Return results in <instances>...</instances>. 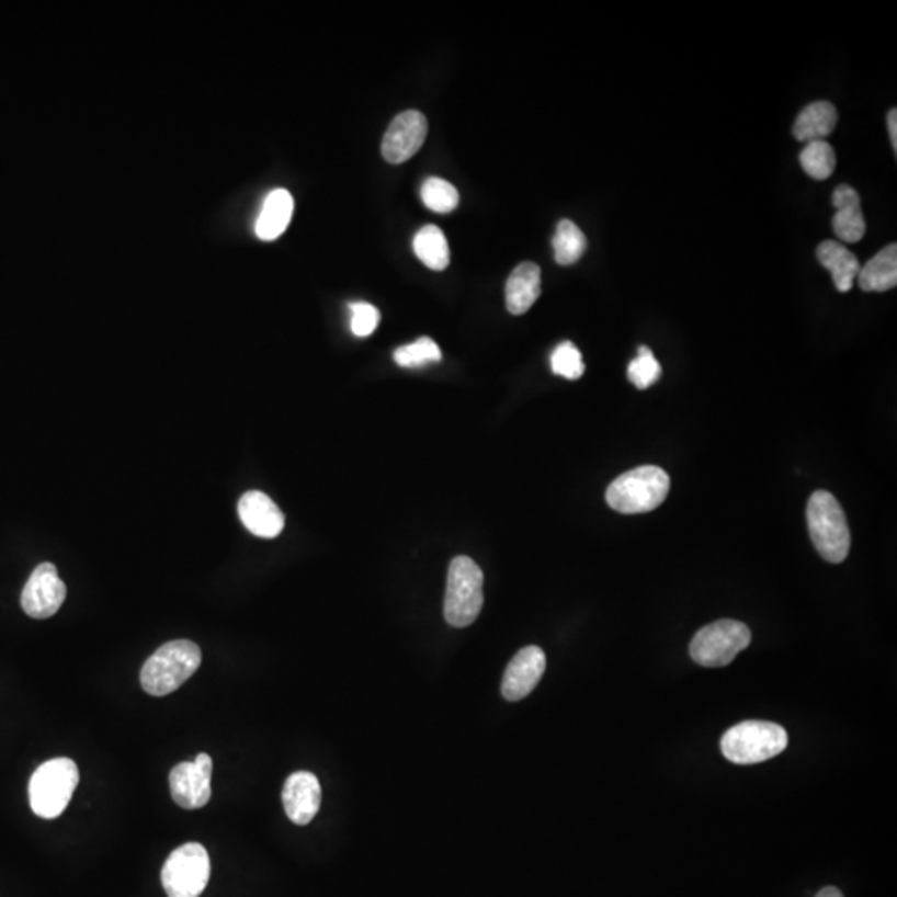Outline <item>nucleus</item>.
<instances>
[{
	"mask_svg": "<svg viewBox=\"0 0 897 897\" xmlns=\"http://www.w3.org/2000/svg\"><path fill=\"white\" fill-rule=\"evenodd\" d=\"M819 263L831 271L832 282L839 293H848L853 288L854 277L860 274V261L856 254L851 253L844 245L838 241H822L816 251Z\"/></svg>",
	"mask_w": 897,
	"mask_h": 897,
	"instance_id": "obj_18",
	"label": "nucleus"
},
{
	"mask_svg": "<svg viewBox=\"0 0 897 897\" xmlns=\"http://www.w3.org/2000/svg\"><path fill=\"white\" fill-rule=\"evenodd\" d=\"M428 137V121L418 110H406L390 122L381 145L386 161L393 164L405 163L415 157Z\"/></svg>",
	"mask_w": 897,
	"mask_h": 897,
	"instance_id": "obj_11",
	"label": "nucleus"
},
{
	"mask_svg": "<svg viewBox=\"0 0 897 897\" xmlns=\"http://www.w3.org/2000/svg\"><path fill=\"white\" fill-rule=\"evenodd\" d=\"M832 206L836 215L832 216V230L839 240L847 243H858L866 235V219L861 212V198L856 190L850 185H841L832 193Z\"/></svg>",
	"mask_w": 897,
	"mask_h": 897,
	"instance_id": "obj_15",
	"label": "nucleus"
},
{
	"mask_svg": "<svg viewBox=\"0 0 897 897\" xmlns=\"http://www.w3.org/2000/svg\"><path fill=\"white\" fill-rule=\"evenodd\" d=\"M202 665V650L190 640L158 648L141 668L140 682L148 695L164 696L179 690Z\"/></svg>",
	"mask_w": 897,
	"mask_h": 897,
	"instance_id": "obj_1",
	"label": "nucleus"
},
{
	"mask_svg": "<svg viewBox=\"0 0 897 897\" xmlns=\"http://www.w3.org/2000/svg\"><path fill=\"white\" fill-rule=\"evenodd\" d=\"M421 198L429 209L435 213H449L459 205V192L453 183L431 177L421 189Z\"/></svg>",
	"mask_w": 897,
	"mask_h": 897,
	"instance_id": "obj_24",
	"label": "nucleus"
},
{
	"mask_svg": "<svg viewBox=\"0 0 897 897\" xmlns=\"http://www.w3.org/2000/svg\"><path fill=\"white\" fill-rule=\"evenodd\" d=\"M293 209H295V202H293L292 193L288 190H273L264 200L263 208H261L260 216L257 219L258 238L263 241H273L282 237L292 222Z\"/></svg>",
	"mask_w": 897,
	"mask_h": 897,
	"instance_id": "obj_17",
	"label": "nucleus"
},
{
	"mask_svg": "<svg viewBox=\"0 0 897 897\" xmlns=\"http://www.w3.org/2000/svg\"><path fill=\"white\" fill-rule=\"evenodd\" d=\"M816 897H844L841 890L836 889V887H825V889L819 890L816 894Z\"/></svg>",
	"mask_w": 897,
	"mask_h": 897,
	"instance_id": "obj_30",
	"label": "nucleus"
},
{
	"mask_svg": "<svg viewBox=\"0 0 897 897\" xmlns=\"http://www.w3.org/2000/svg\"><path fill=\"white\" fill-rule=\"evenodd\" d=\"M670 477L657 466H641L616 477L605 499L613 511L621 514H644L654 511L667 499Z\"/></svg>",
	"mask_w": 897,
	"mask_h": 897,
	"instance_id": "obj_3",
	"label": "nucleus"
},
{
	"mask_svg": "<svg viewBox=\"0 0 897 897\" xmlns=\"http://www.w3.org/2000/svg\"><path fill=\"white\" fill-rule=\"evenodd\" d=\"M213 761L200 753L195 761L177 764L170 773L173 802L183 809H200L212 798Z\"/></svg>",
	"mask_w": 897,
	"mask_h": 897,
	"instance_id": "obj_9",
	"label": "nucleus"
},
{
	"mask_svg": "<svg viewBox=\"0 0 897 897\" xmlns=\"http://www.w3.org/2000/svg\"><path fill=\"white\" fill-rule=\"evenodd\" d=\"M751 644V632L737 621H718L703 627L690 644V655L702 667H726Z\"/></svg>",
	"mask_w": 897,
	"mask_h": 897,
	"instance_id": "obj_8",
	"label": "nucleus"
},
{
	"mask_svg": "<svg viewBox=\"0 0 897 897\" xmlns=\"http://www.w3.org/2000/svg\"><path fill=\"white\" fill-rule=\"evenodd\" d=\"M555 261L563 266L576 264L587 251V238L572 219H560L552 238Z\"/></svg>",
	"mask_w": 897,
	"mask_h": 897,
	"instance_id": "obj_22",
	"label": "nucleus"
},
{
	"mask_svg": "<svg viewBox=\"0 0 897 897\" xmlns=\"http://www.w3.org/2000/svg\"><path fill=\"white\" fill-rule=\"evenodd\" d=\"M786 747L788 734L783 726L758 719L734 726L722 738L723 754L737 764L763 763L783 753Z\"/></svg>",
	"mask_w": 897,
	"mask_h": 897,
	"instance_id": "obj_6",
	"label": "nucleus"
},
{
	"mask_svg": "<svg viewBox=\"0 0 897 897\" xmlns=\"http://www.w3.org/2000/svg\"><path fill=\"white\" fill-rule=\"evenodd\" d=\"M208 851L198 843L177 848L164 861L161 884L168 897H200L209 881Z\"/></svg>",
	"mask_w": 897,
	"mask_h": 897,
	"instance_id": "obj_7",
	"label": "nucleus"
},
{
	"mask_svg": "<svg viewBox=\"0 0 897 897\" xmlns=\"http://www.w3.org/2000/svg\"><path fill=\"white\" fill-rule=\"evenodd\" d=\"M79 768L70 758H55L41 764L29 783L31 808L38 818L63 815L79 784Z\"/></svg>",
	"mask_w": 897,
	"mask_h": 897,
	"instance_id": "obj_4",
	"label": "nucleus"
},
{
	"mask_svg": "<svg viewBox=\"0 0 897 897\" xmlns=\"http://www.w3.org/2000/svg\"><path fill=\"white\" fill-rule=\"evenodd\" d=\"M806 519L818 554L828 563H843L850 554L851 534L847 515L836 497L826 490L813 493L806 509Z\"/></svg>",
	"mask_w": 897,
	"mask_h": 897,
	"instance_id": "obj_2",
	"label": "nucleus"
},
{
	"mask_svg": "<svg viewBox=\"0 0 897 897\" xmlns=\"http://www.w3.org/2000/svg\"><path fill=\"white\" fill-rule=\"evenodd\" d=\"M838 118V110L832 103L826 100L809 103L796 118L793 135L796 140L806 141V144L825 140L834 130Z\"/></svg>",
	"mask_w": 897,
	"mask_h": 897,
	"instance_id": "obj_19",
	"label": "nucleus"
},
{
	"mask_svg": "<svg viewBox=\"0 0 897 897\" xmlns=\"http://www.w3.org/2000/svg\"><path fill=\"white\" fill-rule=\"evenodd\" d=\"M542 293L541 268L531 261L514 268L506 286V303L511 315L527 313Z\"/></svg>",
	"mask_w": 897,
	"mask_h": 897,
	"instance_id": "obj_16",
	"label": "nucleus"
},
{
	"mask_svg": "<svg viewBox=\"0 0 897 897\" xmlns=\"http://www.w3.org/2000/svg\"><path fill=\"white\" fill-rule=\"evenodd\" d=\"M441 360V350L431 338H419L415 343L406 344L395 353V361L401 367H421L429 363H439Z\"/></svg>",
	"mask_w": 897,
	"mask_h": 897,
	"instance_id": "obj_25",
	"label": "nucleus"
},
{
	"mask_svg": "<svg viewBox=\"0 0 897 897\" xmlns=\"http://www.w3.org/2000/svg\"><path fill=\"white\" fill-rule=\"evenodd\" d=\"M238 514L245 527L261 538H274L285 529V515L276 503L260 490H250L238 502Z\"/></svg>",
	"mask_w": 897,
	"mask_h": 897,
	"instance_id": "obj_14",
	"label": "nucleus"
},
{
	"mask_svg": "<svg viewBox=\"0 0 897 897\" xmlns=\"http://www.w3.org/2000/svg\"><path fill=\"white\" fill-rule=\"evenodd\" d=\"M484 606V574L473 558H454L447 572L444 597V616L449 625L469 627L477 621Z\"/></svg>",
	"mask_w": 897,
	"mask_h": 897,
	"instance_id": "obj_5",
	"label": "nucleus"
},
{
	"mask_svg": "<svg viewBox=\"0 0 897 897\" xmlns=\"http://www.w3.org/2000/svg\"><path fill=\"white\" fill-rule=\"evenodd\" d=\"M415 253L425 266L434 271H442L451 263V250L441 228L428 225L421 228L415 237Z\"/></svg>",
	"mask_w": 897,
	"mask_h": 897,
	"instance_id": "obj_21",
	"label": "nucleus"
},
{
	"mask_svg": "<svg viewBox=\"0 0 897 897\" xmlns=\"http://www.w3.org/2000/svg\"><path fill=\"white\" fill-rule=\"evenodd\" d=\"M887 130H889L890 144H893L894 151L897 150V112L896 109L890 110L887 114Z\"/></svg>",
	"mask_w": 897,
	"mask_h": 897,
	"instance_id": "obj_29",
	"label": "nucleus"
},
{
	"mask_svg": "<svg viewBox=\"0 0 897 897\" xmlns=\"http://www.w3.org/2000/svg\"><path fill=\"white\" fill-rule=\"evenodd\" d=\"M661 376V366L657 357L654 356L651 350L647 347H641L638 350L637 357L632 361L628 366V379L637 389H648L654 386Z\"/></svg>",
	"mask_w": 897,
	"mask_h": 897,
	"instance_id": "obj_27",
	"label": "nucleus"
},
{
	"mask_svg": "<svg viewBox=\"0 0 897 897\" xmlns=\"http://www.w3.org/2000/svg\"><path fill=\"white\" fill-rule=\"evenodd\" d=\"M550 366L554 374L570 381L579 379L586 373L582 354L570 341H564L563 344L555 348L550 356Z\"/></svg>",
	"mask_w": 897,
	"mask_h": 897,
	"instance_id": "obj_26",
	"label": "nucleus"
},
{
	"mask_svg": "<svg viewBox=\"0 0 897 897\" xmlns=\"http://www.w3.org/2000/svg\"><path fill=\"white\" fill-rule=\"evenodd\" d=\"M861 289L867 293H883L897 285V247L887 245L876 257L871 258L858 274Z\"/></svg>",
	"mask_w": 897,
	"mask_h": 897,
	"instance_id": "obj_20",
	"label": "nucleus"
},
{
	"mask_svg": "<svg viewBox=\"0 0 897 897\" xmlns=\"http://www.w3.org/2000/svg\"><path fill=\"white\" fill-rule=\"evenodd\" d=\"M321 784L309 771H298L286 780L283 788V806L289 821L306 826L321 808Z\"/></svg>",
	"mask_w": 897,
	"mask_h": 897,
	"instance_id": "obj_13",
	"label": "nucleus"
},
{
	"mask_svg": "<svg viewBox=\"0 0 897 897\" xmlns=\"http://www.w3.org/2000/svg\"><path fill=\"white\" fill-rule=\"evenodd\" d=\"M67 597V587L54 564H41L29 577L22 592V609L32 618L44 621L59 612Z\"/></svg>",
	"mask_w": 897,
	"mask_h": 897,
	"instance_id": "obj_10",
	"label": "nucleus"
},
{
	"mask_svg": "<svg viewBox=\"0 0 897 897\" xmlns=\"http://www.w3.org/2000/svg\"><path fill=\"white\" fill-rule=\"evenodd\" d=\"M806 175L815 180H826L834 173V148L826 140L809 141L799 155Z\"/></svg>",
	"mask_w": 897,
	"mask_h": 897,
	"instance_id": "obj_23",
	"label": "nucleus"
},
{
	"mask_svg": "<svg viewBox=\"0 0 897 897\" xmlns=\"http://www.w3.org/2000/svg\"><path fill=\"white\" fill-rule=\"evenodd\" d=\"M351 331L357 338H367L379 325V311L370 303H351Z\"/></svg>",
	"mask_w": 897,
	"mask_h": 897,
	"instance_id": "obj_28",
	"label": "nucleus"
},
{
	"mask_svg": "<svg viewBox=\"0 0 897 897\" xmlns=\"http://www.w3.org/2000/svg\"><path fill=\"white\" fill-rule=\"evenodd\" d=\"M545 667H547V658L542 648L531 645V647L519 650L503 673L502 686H500L503 699L508 702H519L531 695L532 690L541 682Z\"/></svg>",
	"mask_w": 897,
	"mask_h": 897,
	"instance_id": "obj_12",
	"label": "nucleus"
}]
</instances>
